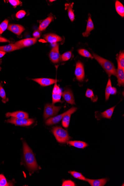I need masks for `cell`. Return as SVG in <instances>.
<instances>
[{
  "instance_id": "obj_1",
  "label": "cell",
  "mask_w": 124,
  "mask_h": 186,
  "mask_svg": "<svg viewBox=\"0 0 124 186\" xmlns=\"http://www.w3.org/2000/svg\"><path fill=\"white\" fill-rule=\"evenodd\" d=\"M23 154L25 161L28 169L31 173L39 169L35 156L32 150L26 142H23Z\"/></svg>"
},
{
  "instance_id": "obj_2",
  "label": "cell",
  "mask_w": 124,
  "mask_h": 186,
  "mask_svg": "<svg viewBox=\"0 0 124 186\" xmlns=\"http://www.w3.org/2000/svg\"><path fill=\"white\" fill-rule=\"evenodd\" d=\"M92 55L93 58H95L103 67L109 77L112 75L117 76V70H116L115 67L113 63L110 61L98 56L95 53H92Z\"/></svg>"
},
{
  "instance_id": "obj_3",
  "label": "cell",
  "mask_w": 124,
  "mask_h": 186,
  "mask_svg": "<svg viewBox=\"0 0 124 186\" xmlns=\"http://www.w3.org/2000/svg\"><path fill=\"white\" fill-rule=\"evenodd\" d=\"M52 132L59 143H65L70 139L67 130L60 127L53 128Z\"/></svg>"
},
{
  "instance_id": "obj_4",
  "label": "cell",
  "mask_w": 124,
  "mask_h": 186,
  "mask_svg": "<svg viewBox=\"0 0 124 186\" xmlns=\"http://www.w3.org/2000/svg\"><path fill=\"white\" fill-rule=\"evenodd\" d=\"M62 107L55 106L53 104H47L45 105L44 113V118L45 120L54 116L58 114Z\"/></svg>"
},
{
  "instance_id": "obj_5",
  "label": "cell",
  "mask_w": 124,
  "mask_h": 186,
  "mask_svg": "<svg viewBox=\"0 0 124 186\" xmlns=\"http://www.w3.org/2000/svg\"><path fill=\"white\" fill-rule=\"evenodd\" d=\"M77 109V108L72 107L63 113L59 115L54 117L49 118L46 121V124L47 125L50 126L58 123L63 118L65 115L69 113H74L76 111Z\"/></svg>"
},
{
  "instance_id": "obj_6",
  "label": "cell",
  "mask_w": 124,
  "mask_h": 186,
  "mask_svg": "<svg viewBox=\"0 0 124 186\" xmlns=\"http://www.w3.org/2000/svg\"><path fill=\"white\" fill-rule=\"evenodd\" d=\"M34 121V119L32 118H17L11 117L7 122L15 125L26 126L31 125Z\"/></svg>"
},
{
  "instance_id": "obj_7",
  "label": "cell",
  "mask_w": 124,
  "mask_h": 186,
  "mask_svg": "<svg viewBox=\"0 0 124 186\" xmlns=\"http://www.w3.org/2000/svg\"><path fill=\"white\" fill-rule=\"evenodd\" d=\"M75 74L79 82H82L84 80L85 77L84 65L80 61L77 63Z\"/></svg>"
},
{
  "instance_id": "obj_8",
  "label": "cell",
  "mask_w": 124,
  "mask_h": 186,
  "mask_svg": "<svg viewBox=\"0 0 124 186\" xmlns=\"http://www.w3.org/2000/svg\"><path fill=\"white\" fill-rule=\"evenodd\" d=\"M49 57L51 61L54 64H57L59 62L60 55L59 53L58 44H56L54 47H53L49 54Z\"/></svg>"
},
{
  "instance_id": "obj_9",
  "label": "cell",
  "mask_w": 124,
  "mask_h": 186,
  "mask_svg": "<svg viewBox=\"0 0 124 186\" xmlns=\"http://www.w3.org/2000/svg\"><path fill=\"white\" fill-rule=\"evenodd\" d=\"M37 41V39L34 38H26L17 41L14 44L19 48L21 49L24 48V47L31 46L36 43Z\"/></svg>"
},
{
  "instance_id": "obj_10",
  "label": "cell",
  "mask_w": 124,
  "mask_h": 186,
  "mask_svg": "<svg viewBox=\"0 0 124 186\" xmlns=\"http://www.w3.org/2000/svg\"><path fill=\"white\" fill-rule=\"evenodd\" d=\"M32 80L38 83L41 86L43 87L49 86L56 83L58 81L57 80H55V79L48 78H35L32 79Z\"/></svg>"
},
{
  "instance_id": "obj_11",
  "label": "cell",
  "mask_w": 124,
  "mask_h": 186,
  "mask_svg": "<svg viewBox=\"0 0 124 186\" xmlns=\"http://www.w3.org/2000/svg\"><path fill=\"white\" fill-rule=\"evenodd\" d=\"M118 68L117 70L118 86H124V70L122 68L119 61L117 60Z\"/></svg>"
},
{
  "instance_id": "obj_12",
  "label": "cell",
  "mask_w": 124,
  "mask_h": 186,
  "mask_svg": "<svg viewBox=\"0 0 124 186\" xmlns=\"http://www.w3.org/2000/svg\"><path fill=\"white\" fill-rule=\"evenodd\" d=\"M44 38L45 40L50 43H55L62 41V37L55 33H48L45 35Z\"/></svg>"
},
{
  "instance_id": "obj_13",
  "label": "cell",
  "mask_w": 124,
  "mask_h": 186,
  "mask_svg": "<svg viewBox=\"0 0 124 186\" xmlns=\"http://www.w3.org/2000/svg\"><path fill=\"white\" fill-rule=\"evenodd\" d=\"M8 30L17 35H20L25 30L24 27L19 24H10L7 27Z\"/></svg>"
},
{
  "instance_id": "obj_14",
  "label": "cell",
  "mask_w": 124,
  "mask_h": 186,
  "mask_svg": "<svg viewBox=\"0 0 124 186\" xmlns=\"http://www.w3.org/2000/svg\"><path fill=\"white\" fill-rule=\"evenodd\" d=\"M62 96L64 100L69 104H75L73 94L71 90H67L64 91L62 92Z\"/></svg>"
},
{
  "instance_id": "obj_15",
  "label": "cell",
  "mask_w": 124,
  "mask_h": 186,
  "mask_svg": "<svg viewBox=\"0 0 124 186\" xmlns=\"http://www.w3.org/2000/svg\"><path fill=\"white\" fill-rule=\"evenodd\" d=\"M7 118L10 117L17 118H28L29 115L27 113L22 111H17L12 113H7L6 114Z\"/></svg>"
},
{
  "instance_id": "obj_16",
  "label": "cell",
  "mask_w": 124,
  "mask_h": 186,
  "mask_svg": "<svg viewBox=\"0 0 124 186\" xmlns=\"http://www.w3.org/2000/svg\"><path fill=\"white\" fill-rule=\"evenodd\" d=\"M86 181L88 182L92 186H103L107 183V179H91L86 178Z\"/></svg>"
},
{
  "instance_id": "obj_17",
  "label": "cell",
  "mask_w": 124,
  "mask_h": 186,
  "mask_svg": "<svg viewBox=\"0 0 124 186\" xmlns=\"http://www.w3.org/2000/svg\"><path fill=\"white\" fill-rule=\"evenodd\" d=\"M54 19V17H53L52 15H50L48 17H47V18L44 19L40 23L39 27V31H42L45 30Z\"/></svg>"
},
{
  "instance_id": "obj_18",
  "label": "cell",
  "mask_w": 124,
  "mask_h": 186,
  "mask_svg": "<svg viewBox=\"0 0 124 186\" xmlns=\"http://www.w3.org/2000/svg\"><path fill=\"white\" fill-rule=\"evenodd\" d=\"M94 29V26L93 22H92L91 17H89L88 18L87 21L86 31L85 32L82 33V35L84 37H88L90 35V32L93 30Z\"/></svg>"
},
{
  "instance_id": "obj_19",
  "label": "cell",
  "mask_w": 124,
  "mask_h": 186,
  "mask_svg": "<svg viewBox=\"0 0 124 186\" xmlns=\"http://www.w3.org/2000/svg\"><path fill=\"white\" fill-rule=\"evenodd\" d=\"M20 48L13 43L0 47V51H4L6 53L18 50Z\"/></svg>"
},
{
  "instance_id": "obj_20",
  "label": "cell",
  "mask_w": 124,
  "mask_h": 186,
  "mask_svg": "<svg viewBox=\"0 0 124 186\" xmlns=\"http://www.w3.org/2000/svg\"><path fill=\"white\" fill-rule=\"evenodd\" d=\"M67 143L71 146L74 147L84 149L88 146V144L86 142L81 141H69L67 142Z\"/></svg>"
},
{
  "instance_id": "obj_21",
  "label": "cell",
  "mask_w": 124,
  "mask_h": 186,
  "mask_svg": "<svg viewBox=\"0 0 124 186\" xmlns=\"http://www.w3.org/2000/svg\"><path fill=\"white\" fill-rule=\"evenodd\" d=\"M73 5V3H66L65 4L66 9L68 11V17L72 22L75 19L74 11L72 9Z\"/></svg>"
},
{
  "instance_id": "obj_22",
  "label": "cell",
  "mask_w": 124,
  "mask_h": 186,
  "mask_svg": "<svg viewBox=\"0 0 124 186\" xmlns=\"http://www.w3.org/2000/svg\"><path fill=\"white\" fill-rule=\"evenodd\" d=\"M116 9L117 12L122 17H124V7L119 1H117L115 3Z\"/></svg>"
},
{
  "instance_id": "obj_23",
  "label": "cell",
  "mask_w": 124,
  "mask_h": 186,
  "mask_svg": "<svg viewBox=\"0 0 124 186\" xmlns=\"http://www.w3.org/2000/svg\"><path fill=\"white\" fill-rule=\"evenodd\" d=\"M115 106H114L113 107L105 111V112L102 113L100 114V115H101L102 118H109V119L111 118L112 114H113V113L114 110V109H115Z\"/></svg>"
},
{
  "instance_id": "obj_24",
  "label": "cell",
  "mask_w": 124,
  "mask_h": 186,
  "mask_svg": "<svg viewBox=\"0 0 124 186\" xmlns=\"http://www.w3.org/2000/svg\"><path fill=\"white\" fill-rule=\"evenodd\" d=\"M112 88L111 81L109 78L108 80L105 91V98L106 101L109 99L110 95L111 94Z\"/></svg>"
},
{
  "instance_id": "obj_25",
  "label": "cell",
  "mask_w": 124,
  "mask_h": 186,
  "mask_svg": "<svg viewBox=\"0 0 124 186\" xmlns=\"http://www.w3.org/2000/svg\"><path fill=\"white\" fill-rule=\"evenodd\" d=\"M72 113H69L66 114L62 118V125L64 127L67 128L69 126L70 118Z\"/></svg>"
},
{
  "instance_id": "obj_26",
  "label": "cell",
  "mask_w": 124,
  "mask_h": 186,
  "mask_svg": "<svg viewBox=\"0 0 124 186\" xmlns=\"http://www.w3.org/2000/svg\"><path fill=\"white\" fill-rule=\"evenodd\" d=\"M86 96L88 98L91 99L92 101L94 102L97 101L98 97L94 95L93 91L90 89H87V90Z\"/></svg>"
},
{
  "instance_id": "obj_27",
  "label": "cell",
  "mask_w": 124,
  "mask_h": 186,
  "mask_svg": "<svg viewBox=\"0 0 124 186\" xmlns=\"http://www.w3.org/2000/svg\"><path fill=\"white\" fill-rule=\"evenodd\" d=\"M0 97L2 98V102L3 103H6L8 101L9 98H7L5 90L1 82H0Z\"/></svg>"
},
{
  "instance_id": "obj_28",
  "label": "cell",
  "mask_w": 124,
  "mask_h": 186,
  "mask_svg": "<svg viewBox=\"0 0 124 186\" xmlns=\"http://www.w3.org/2000/svg\"><path fill=\"white\" fill-rule=\"evenodd\" d=\"M117 60L119 61L122 68L124 70V53L123 51H121L119 54L117 55Z\"/></svg>"
},
{
  "instance_id": "obj_29",
  "label": "cell",
  "mask_w": 124,
  "mask_h": 186,
  "mask_svg": "<svg viewBox=\"0 0 124 186\" xmlns=\"http://www.w3.org/2000/svg\"><path fill=\"white\" fill-rule=\"evenodd\" d=\"M68 173L71 174L73 177L76 179L86 181V178L81 173L74 171H70Z\"/></svg>"
},
{
  "instance_id": "obj_30",
  "label": "cell",
  "mask_w": 124,
  "mask_h": 186,
  "mask_svg": "<svg viewBox=\"0 0 124 186\" xmlns=\"http://www.w3.org/2000/svg\"><path fill=\"white\" fill-rule=\"evenodd\" d=\"M79 54L82 56L87 57V58L93 59V57L92 55L85 49H81L78 50Z\"/></svg>"
},
{
  "instance_id": "obj_31",
  "label": "cell",
  "mask_w": 124,
  "mask_h": 186,
  "mask_svg": "<svg viewBox=\"0 0 124 186\" xmlns=\"http://www.w3.org/2000/svg\"><path fill=\"white\" fill-rule=\"evenodd\" d=\"M9 21L5 19L0 24V35L2 34L7 28Z\"/></svg>"
},
{
  "instance_id": "obj_32",
  "label": "cell",
  "mask_w": 124,
  "mask_h": 186,
  "mask_svg": "<svg viewBox=\"0 0 124 186\" xmlns=\"http://www.w3.org/2000/svg\"><path fill=\"white\" fill-rule=\"evenodd\" d=\"M12 184L8 183L5 176L0 174V186H12Z\"/></svg>"
},
{
  "instance_id": "obj_33",
  "label": "cell",
  "mask_w": 124,
  "mask_h": 186,
  "mask_svg": "<svg viewBox=\"0 0 124 186\" xmlns=\"http://www.w3.org/2000/svg\"><path fill=\"white\" fill-rule=\"evenodd\" d=\"M62 94L52 93V104H54L57 102L62 103V101H61V97H62Z\"/></svg>"
},
{
  "instance_id": "obj_34",
  "label": "cell",
  "mask_w": 124,
  "mask_h": 186,
  "mask_svg": "<svg viewBox=\"0 0 124 186\" xmlns=\"http://www.w3.org/2000/svg\"><path fill=\"white\" fill-rule=\"evenodd\" d=\"M72 53L71 51H67L61 56V60L62 61H66L69 60L72 57Z\"/></svg>"
},
{
  "instance_id": "obj_35",
  "label": "cell",
  "mask_w": 124,
  "mask_h": 186,
  "mask_svg": "<svg viewBox=\"0 0 124 186\" xmlns=\"http://www.w3.org/2000/svg\"><path fill=\"white\" fill-rule=\"evenodd\" d=\"M62 186H75V183L71 180H65L62 184Z\"/></svg>"
},
{
  "instance_id": "obj_36",
  "label": "cell",
  "mask_w": 124,
  "mask_h": 186,
  "mask_svg": "<svg viewBox=\"0 0 124 186\" xmlns=\"http://www.w3.org/2000/svg\"><path fill=\"white\" fill-rule=\"evenodd\" d=\"M8 1L12 5L15 7L22 3V2L19 0H9Z\"/></svg>"
},
{
  "instance_id": "obj_37",
  "label": "cell",
  "mask_w": 124,
  "mask_h": 186,
  "mask_svg": "<svg viewBox=\"0 0 124 186\" xmlns=\"http://www.w3.org/2000/svg\"><path fill=\"white\" fill-rule=\"evenodd\" d=\"M26 13L23 10H21L18 12L16 15V16L17 18L21 19L25 16Z\"/></svg>"
},
{
  "instance_id": "obj_38",
  "label": "cell",
  "mask_w": 124,
  "mask_h": 186,
  "mask_svg": "<svg viewBox=\"0 0 124 186\" xmlns=\"http://www.w3.org/2000/svg\"><path fill=\"white\" fill-rule=\"evenodd\" d=\"M41 36V33L40 31L39 30L35 31L33 33V36L34 38L37 39L39 38Z\"/></svg>"
},
{
  "instance_id": "obj_39",
  "label": "cell",
  "mask_w": 124,
  "mask_h": 186,
  "mask_svg": "<svg viewBox=\"0 0 124 186\" xmlns=\"http://www.w3.org/2000/svg\"><path fill=\"white\" fill-rule=\"evenodd\" d=\"M10 42L9 40L5 38L0 37V43H7Z\"/></svg>"
},
{
  "instance_id": "obj_40",
  "label": "cell",
  "mask_w": 124,
  "mask_h": 186,
  "mask_svg": "<svg viewBox=\"0 0 124 186\" xmlns=\"http://www.w3.org/2000/svg\"><path fill=\"white\" fill-rule=\"evenodd\" d=\"M117 89L114 87L112 88V90L111 93V94L115 95L117 94Z\"/></svg>"
},
{
  "instance_id": "obj_41",
  "label": "cell",
  "mask_w": 124,
  "mask_h": 186,
  "mask_svg": "<svg viewBox=\"0 0 124 186\" xmlns=\"http://www.w3.org/2000/svg\"><path fill=\"white\" fill-rule=\"evenodd\" d=\"M6 53L4 51H0V58L3 57L5 55Z\"/></svg>"
},
{
  "instance_id": "obj_42",
  "label": "cell",
  "mask_w": 124,
  "mask_h": 186,
  "mask_svg": "<svg viewBox=\"0 0 124 186\" xmlns=\"http://www.w3.org/2000/svg\"><path fill=\"white\" fill-rule=\"evenodd\" d=\"M50 1V2H53V1Z\"/></svg>"
},
{
  "instance_id": "obj_43",
  "label": "cell",
  "mask_w": 124,
  "mask_h": 186,
  "mask_svg": "<svg viewBox=\"0 0 124 186\" xmlns=\"http://www.w3.org/2000/svg\"><path fill=\"white\" fill-rule=\"evenodd\" d=\"M0 37H1V35H0Z\"/></svg>"
}]
</instances>
